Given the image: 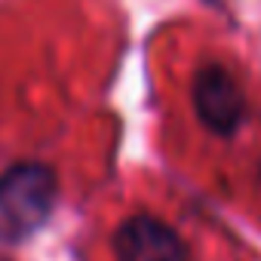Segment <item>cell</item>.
<instances>
[{"label": "cell", "mask_w": 261, "mask_h": 261, "mask_svg": "<svg viewBox=\"0 0 261 261\" xmlns=\"http://www.w3.org/2000/svg\"><path fill=\"white\" fill-rule=\"evenodd\" d=\"M56 175L43 163H16L0 175V243H22L53 212Z\"/></svg>", "instance_id": "obj_1"}, {"label": "cell", "mask_w": 261, "mask_h": 261, "mask_svg": "<svg viewBox=\"0 0 261 261\" xmlns=\"http://www.w3.org/2000/svg\"><path fill=\"white\" fill-rule=\"evenodd\" d=\"M117 261H185L181 237L160 218L136 215L114 233Z\"/></svg>", "instance_id": "obj_2"}, {"label": "cell", "mask_w": 261, "mask_h": 261, "mask_svg": "<svg viewBox=\"0 0 261 261\" xmlns=\"http://www.w3.org/2000/svg\"><path fill=\"white\" fill-rule=\"evenodd\" d=\"M194 105H197L200 120L212 129V133H218V136L233 133V129L240 126V120H243V111H246L237 83L221 68H203L197 74Z\"/></svg>", "instance_id": "obj_3"}]
</instances>
